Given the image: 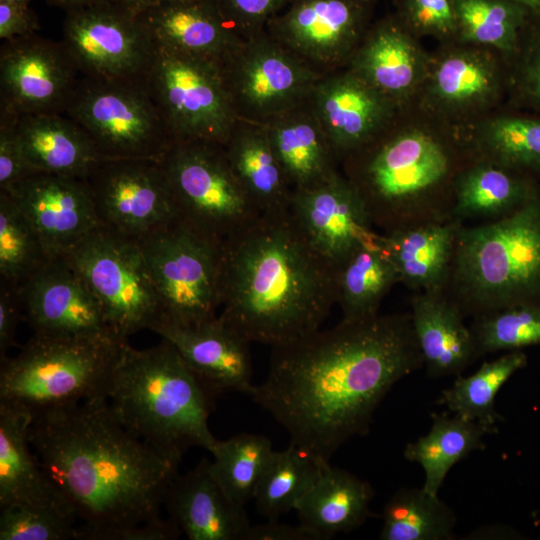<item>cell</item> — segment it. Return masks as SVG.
Returning <instances> with one entry per match:
<instances>
[{
    "label": "cell",
    "instance_id": "db71d44e",
    "mask_svg": "<svg viewBox=\"0 0 540 540\" xmlns=\"http://www.w3.org/2000/svg\"><path fill=\"white\" fill-rule=\"evenodd\" d=\"M48 5L61 8L65 12L85 8L114 0H44Z\"/></svg>",
    "mask_w": 540,
    "mask_h": 540
},
{
    "label": "cell",
    "instance_id": "52a82bcc",
    "mask_svg": "<svg viewBox=\"0 0 540 540\" xmlns=\"http://www.w3.org/2000/svg\"><path fill=\"white\" fill-rule=\"evenodd\" d=\"M124 342L34 334L16 356L1 360L0 404L34 416L105 398Z\"/></svg>",
    "mask_w": 540,
    "mask_h": 540
},
{
    "label": "cell",
    "instance_id": "d590c367",
    "mask_svg": "<svg viewBox=\"0 0 540 540\" xmlns=\"http://www.w3.org/2000/svg\"><path fill=\"white\" fill-rule=\"evenodd\" d=\"M377 238L360 245L336 267L337 304L343 320L378 315L383 299L399 283L397 271Z\"/></svg>",
    "mask_w": 540,
    "mask_h": 540
},
{
    "label": "cell",
    "instance_id": "ffe728a7",
    "mask_svg": "<svg viewBox=\"0 0 540 540\" xmlns=\"http://www.w3.org/2000/svg\"><path fill=\"white\" fill-rule=\"evenodd\" d=\"M288 210L306 239L335 267L378 237L357 191L337 170L316 184L293 189Z\"/></svg>",
    "mask_w": 540,
    "mask_h": 540
},
{
    "label": "cell",
    "instance_id": "603a6c76",
    "mask_svg": "<svg viewBox=\"0 0 540 540\" xmlns=\"http://www.w3.org/2000/svg\"><path fill=\"white\" fill-rule=\"evenodd\" d=\"M152 331L177 349L215 396L229 391L249 393L253 386L250 342L219 315L197 325L162 319Z\"/></svg>",
    "mask_w": 540,
    "mask_h": 540
},
{
    "label": "cell",
    "instance_id": "6da1fadb",
    "mask_svg": "<svg viewBox=\"0 0 540 540\" xmlns=\"http://www.w3.org/2000/svg\"><path fill=\"white\" fill-rule=\"evenodd\" d=\"M423 366L410 313L342 319L273 347L265 380L248 394L292 444L329 462L347 440L369 432L389 390Z\"/></svg>",
    "mask_w": 540,
    "mask_h": 540
},
{
    "label": "cell",
    "instance_id": "e0dca14e",
    "mask_svg": "<svg viewBox=\"0 0 540 540\" xmlns=\"http://www.w3.org/2000/svg\"><path fill=\"white\" fill-rule=\"evenodd\" d=\"M35 335L119 340L90 289L65 257L49 259L17 286Z\"/></svg>",
    "mask_w": 540,
    "mask_h": 540
},
{
    "label": "cell",
    "instance_id": "ba28073f",
    "mask_svg": "<svg viewBox=\"0 0 540 540\" xmlns=\"http://www.w3.org/2000/svg\"><path fill=\"white\" fill-rule=\"evenodd\" d=\"M137 241L162 304V319L197 325L218 316L223 241L181 217Z\"/></svg>",
    "mask_w": 540,
    "mask_h": 540
},
{
    "label": "cell",
    "instance_id": "ee69618b",
    "mask_svg": "<svg viewBox=\"0 0 540 540\" xmlns=\"http://www.w3.org/2000/svg\"><path fill=\"white\" fill-rule=\"evenodd\" d=\"M469 327L480 357L540 345V307L503 308L473 318Z\"/></svg>",
    "mask_w": 540,
    "mask_h": 540
},
{
    "label": "cell",
    "instance_id": "f35d334b",
    "mask_svg": "<svg viewBox=\"0 0 540 540\" xmlns=\"http://www.w3.org/2000/svg\"><path fill=\"white\" fill-rule=\"evenodd\" d=\"M329 464L292 443L273 451L253 497L258 513L277 520L295 510Z\"/></svg>",
    "mask_w": 540,
    "mask_h": 540
},
{
    "label": "cell",
    "instance_id": "30bf717a",
    "mask_svg": "<svg viewBox=\"0 0 540 540\" xmlns=\"http://www.w3.org/2000/svg\"><path fill=\"white\" fill-rule=\"evenodd\" d=\"M121 341L151 330L164 312L137 240L100 226L64 256Z\"/></svg>",
    "mask_w": 540,
    "mask_h": 540
},
{
    "label": "cell",
    "instance_id": "ac0fdd59",
    "mask_svg": "<svg viewBox=\"0 0 540 540\" xmlns=\"http://www.w3.org/2000/svg\"><path fill=\"white\" fill-rule=\"evenodd\" d=\"M366 0H290L265 31L314 67L352 57L361 42Z\"/></svg>",
    "mask_w": 540,
    "mask_h": 540
},
{
    "label": "cell",
    "instance_id": "2e32d148",
    "mask_svg": "<svg viewBox=\"0 0 540 540\" xmlns=\"http://www.w3.org/2000/svg\"><path fill=\"white\" fill-rule=\"evenodd\" d=\"M81 73L62 41L33 34L0 48V111L64 113Z\"/></svg>",
    "mask_w": 540,
    "mask_h": 540
},
{
    "label": "cell",
    "instance_id": "74e56055",
    "mask_svg": "<svg viewBox=\"0 0 540 540\" xmlns=\"http://www.w3.org/2000/svg\"><path fill=\"white\" fill-rule=\"evenodd\" d=\"M456 43L484 47L507 63L515 54L522 33L533 15L509 0H454Z\"/></svg>",
    "mask_w": 540,
    "mask_h": 540
},
{
    "label": "cell",
    "instance_id": "83f0119b",
    "mask_svg": "<svg viewBox=\"0 0 540 540\" xmlns=\"http://www.w3.org/2000/svg\"><path fill=\"white\" fill-rule=\"evenodd\" d=\"M32 419L26 411L0 404V508H48L76 518L30 444Z\"/></svg>",
    "mask_w": 540,
    "mask_h": 540
},
{
    "label": "cell",
    "instance_id": "cb8c5ba5",
    "mask_svg": "<svg viewBox=\"0 0 540 540\" xmlns=\"http://www.w3.org/2000/svg\"><path fill=\"white\" fill-rule=\"evenodd\" d=\"M164 505L190 540H247L251 524L244 505L226 493L207 458L174 478Z\"/></svg>",
    "mask_w": 540,
    "mask_h": 540
},
{
    "label": "cell",
    "instance_id": "8d00e7d4",
    "mask_svg": "<svg viewBox=\"0 0 540 540\" xmlns=\"http://www.w3.org/2000/svg\"><path fill=\"white\" fill-rule=\"evenodd\" d=\"M490 433L482 424L458 415L435 414L429 432L408 443L404 457L423 468L422 488L438 495L450 469L471 452L483 449V437Z\"/></svg>",
    "mask_w": 540,
    "mask_h": 540
},
{
    "label": "cell",
    "instance_id": "7c38bea8",
    "mask_svg": "<svg viewBox=\"0 0 540 540\" xmlns=\"http://www.w3.org/2000/svg\"><path fill=\"white\" fill-rule=\"evenodd\" d=\"M144 79L175 140L225 144L238 117L219 64L156 46Z\"/></svg>",
    "mask_w": 540,
    "mask_h": 540
},
{
    "label": "cell",
    "instance_id": "c3c4849f",
    "mask_svg": "<svg viewBox=\"0 0 540 540\" xmlns=\"http://www.w3.org/2000/svg\"><path fill=\"white\" fill-rule=\"evenodd\" d=\"M225 21L243 38L259 34L290 0H214Z\"/></svg>",
    "mask_w": 540,
    "mask_h": 540
},
{
    "label": "cell",
    "instance_id": "f6af8a7d",
    "mask_svg": "<svg viewBox=\"0 0 540 540\" xmlns=\"http://www.w3.org/2000/svg\"><path fill=\"white\" fill-rule=\"evenodd\" d=\"M0 512V540H78L73 516L32 506H6Z\"/></svg>",
    "mask_w": 540,
    "mask_h": 540
},
{
    "label": "cell",
    "instance_id": "60d3db41",
    "mask_svg": "<svg viewBox=\"0 0 540 540\" xmlns=\"http://www.w3.org/2000/svg\"><path fill=\"white\" fill-rule=\"evenodd\" d=\"M455 512L438 495L423 488H401L382 512L381 540H450Z\"/></svg>",
    "mask_w": 540,
    "mask_h": 540
},
{
    "label": "cell",
    "instance_id": "4dcf8cb0",
    "mask_svg": "<svg viewBox=\"0 0 540 540\" xmlns=\"http://www.w3.org/2000/svg\"><path fill=\"white\" fill-rule=\"evenodd\" d=\"M293 189L336 171V157L311 104L303 103L262 124Z\"/></svg>",
    "mask_w": 540,
    "mask_h": 540
},
{
    "label": "cell",
    "instance_id": "f5cc1de1",
    "mask_svg": "<svg viewBox=\"0 0 540 540\" xmlns=\"http://www.w3.org/2000/svg\"><path fill=\"white\" fill-rule=\"evenodd\" d=\"M247 540H323L322 536L303 524L288 525L269 520L251 525Z\"/></svg>",
    "mask_w": 540,
    "mask_h": 540
},
{
    "label": "cell",
    "instance_id": "ab89813d",
    "mask_svg": "<svg viewBox=\"0 0 540 540\" xmlns=\"http://www.w3.org/2000/svg\"><path fill=\"white\" fill-rule=\"evenodd\" d=\"M522 350L509 351L484 362L473 374L458 375L453 385L442 391L440 403L450 412L466 420L475 421L495 433L502 417L495 409V399L502 386L527 365Z\"/></svg>",
    "mask_w": 540,
    "mask_h": 540
},
{
    "label": "cell",
    "instance_id": "b9f144b4",
    "mask_svg": "<svg viewBox=\"0 0 540 540\" xmlns=\"http://www.w3.org/2000/svg\"><path fill=\"white\" fill-rule=\"evenodd\" d=\"M273 451L271 441L263 435L240 433L217 439L210 451L211 470L226 493L245 506L254 497Z\"/></svg>",
    "mask_w": 540,
    "mask_h": 540
},
{
    "label": "cell",
    "instance_id": "5b68a950",
    "mask_svg": "<svg viewBox=\"0 0 540 540\" xmlns=\"http://www.w3.org/2000/svg\"><path fill=\"white\" fill-rule=\"evenodd\" d=\"M215 397L165 339L146 349L124 342L105 395L129 432L178 461L190 447L210 452L215 445L208 426Z\"/></svg>",
    "mask_w": 540,
    "mask_h": 540
},
{
    "label": "cell",
    "instance_id": "4fadbf2b",
    "mask_svg": "<svg viewBox=\"0 0 540 540\" xmlns=\"http://www.w3.org/2000/svg\"><path fill=\"white\" fill-rule=\"evenodd\" d=\"M238 119L263 124L309 100L321 74L265 30L221 65Z\"/></svg>",
    "mask_w": 540,
    "mask_h": 540
},
{
    "label": "cell",
    "instance_id": "9a60e30c",
    "mask_svg": "<svg viewBox=\"0 0 540 540\" xmlns=\"http://www.w3.org/2000/svg\"><path fill=\"white\" fill-rule=\"evenodd\" d=\"M100 223L138 240L179 217L160 161L102 159L85 178Z\"/></svg>",
    "mask_w": 540,
    "mask_h": 540
},
{
    "label": "cell",
    "instance_id": "f907efd6",
    "mask_svg": "<svg viewBox=\"0 0 540 540\" xmlns=\"http://www.w3.org/2000/svg\"><path fill=\"white\" fill-rule=\"evenodd\" d=\"M24 318L23 305L17 286L0 281V359L7 357L15 346L16 330Z\"/></svg>",
    "mask_w": 540,
    "mask_h": 540
},
{
    "label": "cell",
    "instance_id": "4316f807",
    "mask_svg": "<svg viewBox=\"0 0 540 540\" xmlns=\"http://www.w3.org/2000/svg\"><path fill=\"white\" fill-rule=\"evenodd\" d=\"M413 329L430 378L460 375L480 356L460 306L445 289L410 299Z\"/></svg>",
    "mask_w": 540,
    "mask_h": 540
},
{
    "label": "cell",
    "instance_id": "d6a6232c",
    "mask_svg": "<svg viewBox=\"0 0 540 540\" xmlns=\"http://www.w3.org/2000/svg\"><path fill=\"white\" fill-rule=\"evenodd\" d=\"M540 182L486 161H471L454 185L452 218L489 222L504 218L530 201Z\"/></svg>",
    "mask_w": 540,
    "mask_h": 540
},
{
    "label": "cell",
    "instance_id": "7bdbcfd3",
    "mask_svg": "<svg viewBox=\"0 0 540 540\" xmlns=\"http://www.w3.org/2000/svg\"><path fill=\"white\" fill-rule=\"evenodd\" d=\"M49 259L29 219L0 191V281L19 286Z\"/></svg>",
    "mask_w": 540,
    "mask_h": 540
},
{
    "label": "cell",
    "instance_id": "277c9868",
    "mask_svg": "<svg viewBox=\"0 0 540 540\" xmlns=\"http://www.w3.org/2000/svg\"><path fill=\"white\" fill-rule=\"evenodd\" d=\"M451 132L407 126L383 132L344 160V176L384 232L453 219L454 185L471 162Z\"/></svg>",
    "mask_w": 540,
    "mask_h": 540
},
{
    "label": "cell",
    "instance_id": "8fae6325",
    "mask_svg": "<svg viewBox=\"0 0 540 540\" xmlns=\"http://www.w3.org/2000/svg\"><path fill=\"white\" fill-rule=\"evenodd\" d=\"M179 217L223 241L260 212L227 159L222 144L175 140L160 160Z\"/></svg>",
    "mask_w": 540,
    "mask_h": 540
},
{
    "label": "cell",
    "instance_id": "816d5d0a",
    "mask_svg": "<svg viewBox=\"0 0 540 540\" xmlns=\"http://www.w3.org/2000/svg\"><path fill=\"white\" fill-rule=\"evenodd\" d=\"M39 19L29 4L0 1V39L7 41L36 34Z\"/></svg>",
    "mask_w": 540,
    "mask_h": 540
},
{
    "label": "cell",
    "instance_id": "11a10c76",
    "mask_svg": "<svg viewBox=\"0 0 540 540\" xmlns=\"http://www.w3.org/2000/svg\"><path fill=\"white\" fill-rule=\"evenodd\" d=\"M166 0H114L113 2L119 5L132 15H138L143 10L154 6Z\"/></svg>",
    "mask_w": 540,
    "mask_h": 540
},
{
    "label": "cell",
    "instance_id": "9f6ffc18",
    "mask_svg": "<svg viewBox=\"0 0 540 540\" xmlns=\"http://www.w3.org/2000/svg\"><path fill=\"white\" fill-rule=\"evenodd\" d=\"M526 7L533 16L540 17V0H509Z\"/></svg>",
    "mask_w": 540,
    "mask_h": 540
},
{
    "label": "cell",
    "instance_id": "6f0895ef",
    "mask_svg": "<svg viewBox=\"0 0 540 540\" xmlns=\"http://www.w3.org/2000/svg\"><path fill=\"white\" fill-rule=\"evenodd\" d=\"M1 2L29 4L32 0H0Z\"/></svg>",
    "mask_w": 540,
    "mask_h": 540
},
{
    "label": "cell",
    "instance_id": "7402d4cb",
    "mask_svg": "<svg viewBox=\"0 0 540 540\" xmlns=\"http://www.w3.org/2000/svg\"><path fill=\"white\" fill-rule=\"evenodd\" d=\"M309 102L336 159L342 161L385 132L399 108L350 70L322 77Z\"/></svg>",
    "mask_w": 540,
    "mask_h": 540
},
{
    "label": "cell",
    "instance_id": "d6986e66",
    "mask_svg": "<svg viewBox=\"0 0 540 540\" xmlns=\"http://www.w3.org/2000/svg\"><path fill=\"white\" fill-rule=\"evenodd\" d=\"M456 44L431 57L419 92L424 107L446 120H463L487 110L507 89V67L500 54Z\"/></svg>",
    "mask_w": 540,
    "mask_h": 540
},
{
    "label": "cell",
    "instance_id": "44dd1931",
    "mask_svg": "<svg viewBox=\"0 0 540 540\" xmlns=\"http://www.w3.org/2000/svg\"><path fill=\"white\" fill-rule=\"evenodd\" d=\"M4 192L29 219L50 259L64 257L101 226L84 178L36 172Z\"/></svg>",
    "mask_w": 540,
    "mask_h": 540
},
{
    "label": "cell",
    "instance_id": "484cf974",
    "mask_svg": "<svg viewBox=\"0 0 540 540\" xmlns=\"http://www.w3.org/2000/svg\"><path fill=\"white\" fill-rule=\"evenodd\" d=\"M350 71L398 106L423 87L431 57L402 22L372 29L350 58Z\"/></svg>",
    "mask_w": 540,
    "mask_h": 540
},
{
    "label": "cell",
    "instance_id": "f1b7e54d",
    "mask_svg": "<svg viewBox=\"0 0 540 540\" xmlns=\"http://www.w3.org/2000/svg\"><path fill=\"white\" fill-rule=\"evenodd\" d=\"M463 224L451 219L400 228L379 234L377 242L393 263L399 283L416 292L446 289Z\"/></svg>",
    "mask_w": 540,
    "mask_h": 540
},
{
    "label": "cell",
    "instance_id": "7a4b0ae2",
    "mask_svg": "<svg viewBox=\"0 0 540 540\" xmlns=\"http://www.w3.org/2000/svg\"><path fill=\"white\" fill-rule=\"evenodd\" d=\"M29 441L78 520V540H119L160 519L181 461L129 432L106 398L33 416Z\"/></svg>",
    "mask_w": 540,
    "mask_h": 540
},
{
    "label": "cell",
    "instance_id": "836d02e7",
    "mask_svg": "<svg viewBox=\"0 0 540 540\" xmlns=\"http://www.w3.org/2000/svg\"><path fill=\"white\" fill-rule=\"evenodd\" d=\"M373 497L367 481L329 464L295 511L301 524L330 539L359 528L371 515Z\"/></svg>",
    "mask_w": 540,
    "mask_h": 540
},
{
    "label": "cell",
    "instance_id": "8992f818",
    "mask_svg": "<svg viewBox=\"0 0 540 540\" xmlns=\"http://www.w3.org/2000/svg\"><path fill=\"white\" fill-rule=\"evenodd\" d=\"M445 290L466 317L540 307V189L504 218L462 225Z\"/></svg>",
    "mask_w": 540,
    "mask_h": 540
},
{
    "label": "cell",
    "instance_id": "bcb514c9",
    "mask_svg": "<svg viewBox=\"0 0 540 540\" xmlns=\"http://www.w3.org/2000/svg\"><path fill=\"white\" fill-rule=\"evenodd\" d=\"M506 67L515 103L540 115V17L531 18Z\"/></svg>",
    "mask_w": 540,
    "mask_h": 540
},
{
    "label": "cell",
    "instance_id": "5bb4252c",
    "mask_svg": "<svg viewBox=\"0 0 540 540\" xmlns=\"http://www.w3.org/2000/svg\"><path fill=\"white\" fill-rule=\"evenodd\" d=\"M62 43L82 76L144 79L155 43L140 22L114 2L65 12Z\"/></svg>",
    "mask_w": 540,
    "mask_h": 540
},
{
    "label": "cell",
    "instance_id": "3957f363",
    "mask_svg": "<svg viewBox=\"0 0 540 540\" xmlns=\"http://www.w3.org/2000/svg\"><path fill=\"white\" fill-rule=\"evenodd\" d=\"M336 303V267L288 209L259 213L223 240L219 316L250 343L273 348L302 338Z\"/></svg>",
    "mask_w": 540,
    "mask_h": 540
},
{
    "label": "cell",
    "instance_id": "e575fe53",
    "mask_svg": "<svg viewBox=\"0 0 540 540\" xmlns=\"http://www.w3.org/2000/svg\"><path fill=\"white\" fill-rule=\"evenodd\" d=\"M472 161H486L540 182V117L506 114L455 133Z\"/></svg>",
    "mask_w": 540,
    "mask_h": 540
},
{
    "label": "cell",
    "instance_id": "681fc988",
    "mask_svg": "<svg viewBox=\"0 0 540 540\" xmlns=\"http://www.w3.org/2000/svg\"><path fill=\"white\" fill-rule=\"evenodd\" d=\"M17 119L18 116L0 111V191L9 190L34 173L19 139Z\"/></svg>",
    "mask_w": 540,
    "mask_h": 540
},
{
    "label": "cell",
    "instance_id": "1f68e13d",
    "mask_svg": "<svg viewBox=\"0 0 540 540\" xmlns=\"http://www.w3.org/2000/svg\"><path fill=\"white\" fill-rule=\"evenodd\" d=\"M223 146L233 173L260 213L289 208L293 188L262 124L238 119Z\"/></svg>",
    "mask_w": 540,
    "mask_h": 540
},
{
    "label": "cell",
    "instance_id": "9c48e42d",
    "mask_svg": "<svg viewBox=\"0 0 540 540\" xmlns=\"http://www.w3.org/2000/svg\"><path fill=\"white\" fill-rule=\"evenodd\" d=\"M102 159L160 161L175 141L145 79L80 77L64 112Z\"/></svg>",
    "mask_w": 540,
    "mask_h": 540
},
{
    "label": "cell",
    "instance_id": "7dc6e473",
    "mask_svg": "<svg viewBox=\"0 0 540 540\" xmlns=\"http://www.w3.org/2000/svg\"><path fill=\"white\" fill-rule=\"evenodd\" d=\"M402 24L415 36L456 42L454 0H402Z\"/></svg>",
    "mask_w": 540,
    "mask_h": 540
},
{
    "label": "cell",
    "instance_id": "d4e9b609",
    "mask_svg": "<svg viewBox=\"0 0 540 540\" xmlns=\"http://www.w3.org/2000/svg\"><path fill=\"white\" fill-rule=\"evenodd\" d=\"M136 16L155 46L220 66L245 39L225 21L214 0H166Z\"/></svg>",
    "mask_w": 540,
    "mask_h": 540
},
{
    "label": "cell",
    "instance_id": "f546056e",
    "mask_svg": "<svg viewBox=\"0 0 540 540\" xmlns=\"http://www.w3.org/2000/svg\"><path fill=\"white\" fill-rule=\"evenodd\" d=\"M17 130L34 173L85 179L102 160L87 134L65 113L19 116Z\"/></svg>",
    "mask_w": 540,
    "mask_h": 540
}]
</instances>
